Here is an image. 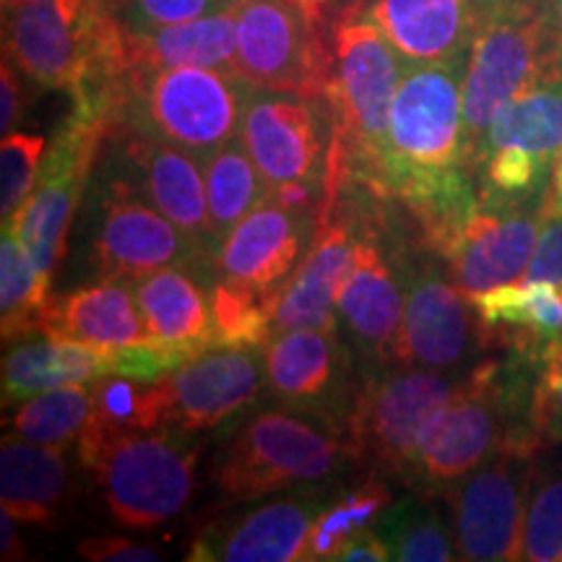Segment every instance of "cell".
Masks as SVG:
<instances>
[{
	"mask_svg": "<svg viewBox=\"0 0 562 562\" xmlns=\"http://www.w3.org/2000/svg\"><path fill=\"white\" fill-rule=\"evenodd\" d=\"M360 469L347 430L302 406H250L224 435L211 482L224 501L256 503L279 492H323Z\"/></svg>",
	"mask_w": 562,
	"mask_h": 562,
	"instance_id": "1",
	"label": "cell"
},
{
	"mask_svg": "<svg viewBox=\"0 0 562 562\" xmlns=\"http://www.w3.org/2000/svg\"><path fill=\"white\" fill-rule=\"evenodd\" d=\"M406 63L362 3L341 9L331 19L326 97L336 133L328 182H351L383 195L389 115Z\"/></svg>",
	"mask_w": 562,
	"mask_h": 562,
	"instance_id": "2",
	"label": "cell"
},
{
	"mask_svg": "<svg viewBox=\"0 0 562 562\" xmlns=\"http://www.w3.org/2000/svg\"><path fill=\"white\" fill-rule=\"evenodd\" d=\"M199 453L195 435L180 427L121 435L83 427L79 435V459L125 529H154L188 508Z\"/></svg>",
	"mask_w": 562,
	"mask_h": 562,
	"instance_id": "3",
	"label": "cell"
},
{
	"mask_svg": "<svg viewBox=\"0 0 562 562\" xmlns=\"http://www.w3.org/2000/svg\"><path fill=\"white\" fill-rule=\"evenodd\" d=\"M252 83L214 68H128L115 123L206 157L240 138Z\"/></svg>",
	"mask_w": 562,
	"mask_h": 562,
	"instance_id": "4",
	"label": "cell"
},
{
	"mask_svg": "<svg viewBox=\"0 0 562 562\" xmlns=\"http://www.w3.org/2000/svg\"><path fill=\"white\" fill-rule=\"evenodd\" d=\"M396 261L404 281V321L398 334V364L467 375L490 355L487 328L438 252L402 229Z\"/></svg>",
	"mask_w": 562,
	"mask_h": 562,
	"instance_id": "5",
	"label": "cell"
},
{
	"mask_svg": "<svg viewBox=\"0 0 562 562\" xmlns=\"http://www.w3.org/2000/svg\"><path fill=\"white\" fill-rule=\"evenodd\" d=\"M81 261L97 281H136L167 266L214 269L178 224L97 165L81 209Z\"/></svg>",
	"mask_w": 562,
	"mask_h": 562,
	"instance_id": "6",
	"label": "cell"
},
{
	"mask_svg": "<svg viewBox=\"0 0 562 562\" xmlns=\"http://www.w3.org/2000/svg\"><path fill=\"white\" fill-rule=\"evenodd\" d=\"M469 53L446 60L406 63L389 115L383 186L389 199L417 175L469 167L463 140V76Z\"/></svg>",
	"mask_w": 562,
	"mask_h": 562,
	"instance_id": "7",
	"label": "cell"
},
{
	"mask_svg": "<svg viewBox=\"0 0 562 562\" xmlns=\"http://www.w3.org/2000/svg\"><path fill=\"white\" fill-rule=\"evenodd\" d=\"M467 375L393 364L360 383L347 422L351 451L368 474L409 482L414 459L427 427L442 406L463 389Z\"/></svg>",
	"mask_w": 562,
	"mask_h": 562,
	"instance_id": "8",
	"label": "cell"
},
{
	"mask_svg": "<svg viewBox=\"0 0 562 562\" xmlns=\"http://www.w3.org/2000/svg\"><path fill=\"white\" fill-rule=\"evenodd\" d=\"M560 58L562 45L547 24L542 0L503 13L476 34L463 76V140L472 172L497 112L558 66Z\"/></svg>",
	"mask_w": 562,
	"mask_h": 562,
	"instance_id": "9",
	"label": "cell"
},
{
	"mask_svg": "<svg viewBox=\"0 0 562 562\" xmlns=\"http://www.w3.org/2000/svg\"><path fill=\"white\" fill-rule=\"evenodd\" d=\"M328 0H240L237 66L252 87L326 94L331 34Z\"/></svg>",
	"mask_w": 562,
	"mask_h": 562,
	"instance_id": "10",
	"label": "cell"
},
{
	"mask_svg": "<svg viewBox=\"0 0 562 562\" xmlns=\"http://www.w3.org/2000/svg\"><path fill=\"white\" fill-rule=\"evenodd\" d=\"M112 125L115 123L94 112L70 110L47 144L37 188L9 224L50 286L68 252L70 224L87 195L91 172Z\"/></svg>",
	"mask_w": 562,
	"mask_h": 562,
	"instance_id": "11",
	"label": "cell"
},
{
	"mask_svg": "<svg viewBox=\"0 0 562 562\" xmlns=\"http://www.w3.org/2000/svg\"><path fill=\"white\" fill-rule=\"evenodd\" d=\"M510 446V417L503 402L497 357H484L469 372L463 389L435 414L419 442L409 487L442 495Z\"/></svg>",
	"mask_w": 562,
	"mask_h": 562,
	"instance_id": "12",
	"label": "cell"
},
{
	"mask_svg": "<svg viewBox=\"0 0 562 562\" xmlns=\"http://www.w3.org/2000/svg\"><path fill=\"white\" fill-rule=\"evenodd\" d=\"M97 167L121 178L159 214L178 224L201 256L214 263L220 243L211 229L201 157L115 123L104 136Z\"/></svg>",
	"mask_w": 562,
	"mask_h": 562,
	"instance_id": "13",
	"label": "cell"
},
{
	"mask_svg": "<svg viewBox=\"0 0 562 562\" xmlns=\"http://www.w3.org/2000/svg\"><path fill=\"white\" fill-rule=\"evenodd\" d=\"M334 110L326 94L252 87L240 138L269 186L328 180Z\"/></svg>",
	"mask_w": 562,
	"mask_h": 562,
	"instance_id": "14",
	"label": "cell"
},
{
	"mask_svg": "<svg viewBox=\"0 0 562 562\" xmlns=\"http://www.w3.org/2000/svg\"><path fill=\"white\" fill-rule=\"evenodd\" d=\"M533 456L503 448L442 492L451 510L459 560H521Z\"/></svg>",
	"mask_w": 562,
	"mask_h": 562,
	"instance_id": "15",
	"label": "cell"
},
{
	"mask_svg": "<svg viewBox=\"0 0 562 562\" xmlns=\"http://www.w3.org/2000/svg\"><path fill=\"white\" fill-rule=\"evenodd\" d=\"M112 13L89 16L70 0H21L3 13V55L40 89L79 94Z\"/></svg>",
	"mask_w": 562,
	"mask_h": 562,
	"instance_id": "16",
	"label": "cell"
},
{
	"mask_svg": "<svg viewBox=\"0 0 562 562\" xmlns=\"http://www.w3.org/2000/svg\"><path fill=\"white\" fill-rule=\"evenodd\" d=\"M263 368L271 398L318 412L347 430L360 378L339 326L273 334L263 347Z\"/></svg>",
	"mask_w": 562,
	"mask_h": 562,
	"instance_id": "17",
	"label": "cell"
},
{
	"mask_svg": "<svg viewBox=\"0 0 562 562\" xmlns=\"http://www.w3.org/2000/svg\"><path fill=\"white\" fill-rule=\"evenodd\" d=\"M552 188L537 201L482 199L442 261L456 286L476 300L495 286L521 281L537 248Z\"/></svg>",
	"mask_w": 562,
	"mask_h": 562,
	"instance_id": "18",
	"label": "cell"
},
{
	"mask_svg": "<svg viewBox=\"0 0 562 562\" xmlns=\"http://www.w3.org/2000/svg\"><path fill=\"white\" fill-rule=\"evenodd\" d=\"M357 248V211L341 186H328L305 258L277 294L273 334L336 326V294Z\"/></svg>",
	"mask_w": 562,
	"mask_h": 562,
	"instance_id": "19",
	"label": "cell"
},
{
	"mask_svg": "<svg viewBox=\"0 0 562 562\" xmlns=\"http://www.w3.org/2000/svg\"><path fill=\"white\" fill-rule=\"evenodd\" d=\"M315 227L318 216L266 199L220 243L214 256L216 277L263 297H277L305 258Z\"/></svg>",
	"mask_w": 562,
	"mask_h": 562,
	"instance_id": "20",
	"label": "cell"
},
{
	"mask_svg": "<svg viewBox=\"0 0 562 562\" xmlns=\"http://www.w3.org/2000/svg\"><path fill=\"white\" fill-rule=\"evenodd\" d=\"M326 492H290L279 501L235 513L195 533L191 562H305L311 526Z\"/></svg>",
	"mask_w": 562,
	"mask_h": 562,
	"instance_id": "21",
	"label": "cell"
},
{
	"mask_svg": "<svg viewBox=\"0 0 562 562\" xmlns=\"http://www.w3.org/2000/svg\"><path fill=\"white\" fill-rule=\"evenodd\" d=\"M172 427L209 432L266 396L263 349L214 347L170 372Z\"/></svg>",
	"mask_w": 562,
	"mask_h": 562,
	"instance_id": "22",
	"label": "cell"
},
{
	"mask_svg": "<svg viewBox=\"0 0 562 562\" xmlns=\"http://www.w3.org/2000/svg\"><path fill=\"white\" fill-rule=\"evenodd\" d=\"M529 3L537 0H362L406 60H446L469 53L490 21Z\"/></svg>",
	"mask_w": 562,
	"mask_h": 562,
	"instance_id": "23",
	"label": "cell"
},
{
	"mask_svg": "<svg viewBox=\"0 0 562 562\" xmlns=\"http://www.w3.org/2000/svg\"><path fill=\"white\" fill-rule=\"evenodd\" d=\"M40 336L102 351L154 341L131 281H97L53 294L42 307Z\"/></svg>",
	"mask_w": 562,
	"mask_h": 562,
	"instance_id": "24",
	"label": "cell"
},
{
	"mask_svg": "<svg viewBox=\"0 0 562 562\" xmlns=\"http://www.w3.org/2000/svg\"><path fill=\"white\" fill-rule=\"evenodd\" d=\"M214 279V269L167 266V269L131 281L151 339L167 347H182L195 357L214 349L216 339L214 321H211V281Z\"/></svg>",
	"mask_w": 562,
	"mask_h": 562,
	"instance_id": "25",
	"label": "cell"
},
{
	"mask_svg": "<svg viewBox=\"0 0 562 562\" xmlns=\"http://www.w3.org/2000/svg\"><path fill=\"white\" fill-rule=\"evenodd\" d=\"M123 42L128 68L193 66L243 76L237 66V5L229 11L186 21V24L161 26V30H123Z\"/></svg>",
	"mask_w": 562,
	"mask_h": 562,
	"instance_id": "26",
	"label": "cell"
},
{
	"mask_svg": "<svg viewBox=\"0 0 562 562\" xmlns=\"http://www.w3.org/2000/svg\"><path fill=\"white\" fill-rule=\"evenodd\" d=\"M474 307L492 349L542 357L562 336V286L513 281L480 294Z\"/></svg>",
	"mask_w": 562,
	"mask_h": 562,
	"instance_id": "27",
	"label": "cell"
},
{
	"mask_svg": "<svg viewBox=\"0 0 562 562\" xmlns=\"http://www.w3.org/2000/svg\"><path fill=\"white\" fill-rule=\"evenodd\" d=\"M68 492L66 446L5 438L0 448V508L19 524L50 526Z\"/></svg>",
	"mask_w": 562,
	"mask_h": 562,
	"instance_id": "28",
	"label": "cell"
},
{
	"mask_svg": "<svg viewBox=\"0 0 562 562\" xmlns=\"http://www.w3.org/2000/svg\"><path fill=\"white\" fill-rule=\"evenodd\" d=\"M115 372V351L50 339L16 341L3 357V402H26L60 385L91 383Z\"/></svg>",
	"mask_w": 562,
	"mask_h": 562,
	"instance_id": "29",
	"label": "cell"
},
{
	"mask_svg": "<svg viewBox=\"0 0 562 562\" xmlns=\"http://www.w3.org/2000/svg\"><path fill=\"white\" fill-rule=\"evenodd\" d=\"M516 146L552 167L562 154V58L497 112L476 151L474 170L490 151Z\"/></svg>",
	"mask_w": 562,
	"mask_h": 562,
	"instance_id": "30",
	"label": "cell"
},
{
	"mask_svg": "<svg viewBox=\"0 0 562 562\" xmlns=\"http://www.w3.org/2000/svg\"><path fill=\"white\" fill-rule=\"evenodd\" d=\"M442 495L412 490L409 497L391 503L375 518L372 529L389 544L398 562H451L459 560L451 510H440Z\"/></svg>",
	"mask_w": 562,
	"mask_h": 562,
	"instance_id": "31",
	"label": "cell"
},
{
	"mask_svg": "<svg viewBox=\"0 0 562 562\" xmlns=\"http://www.w3.org/2000/svg\"><path fill=\"white\" fill-rule=\"evenodd\" d=\"M91 412L87 427L100 432H151L172 427L170 375L138 381L125 375H102L89 383Z\"/></svg>",
	"mask_w": 562,
	"mask_h": 562,
	"instance_id": "32",
	"label": "cell"
},
{
	"mask_svg": "<svg viewBox=\"0 0 562 562\" xmlns=\"http://www.w3.org/2000/svg\"><path fill=\"white\" fill-rule=\"evenodd\" d=\"M201 161L211 229H214L216 243H222L237 222L269 199V182L245 149L243 138L229 140Z\"/></svg>",
	"mask_w": 562,
	"mask_h": 562,
	"instance_id": "33",
	"label": "cell"
},
{
	"mask_svg": "<svg viewBox=\"0 0 562 562\" xmlns=\"http://www.w3.org/2000/svg\"><path fill=\"white\" fill-rule=\"evenodd\" d=\"M389 505L391 490L385 484V476L378 474H368L355 487L328 497L307 533L305 562H328L339 558L341 547L357 533L370 529Z\"/></svg>",
	"mask_w": 562,
	"mask_h": 562,
	"instance_id": "34",
	"label": "cell"
},
{
	"mask_svg": "<svg viewBox=\"0 0 562 562\" xmlns=\"http://www.w3.org/2000/svg\"><path fill=\"white\" fill-rule=\"evenodd\" d=\"M50 300V284L42 279L30 250L21 245L16 232L3 227L0 240V328L3 341L40 336L42 307Z\"/></svg>",
	"mask_w": 562,
	"mask_h": 562,
	"instance_id": "35",
	"label": "cell"
},
{
	"mask_svg": "<svg viewBox=\"0 0 562 562\" xmlns=\"http://www.w3.org/2000/svg\"><path fill=\"white\" fill-rule=\"evenodd\" d=\"M521 560L562 562V442L539 448L533 456Z\"/></svg>",
	"mask_w": 562,
	"mask_h": 562,
	"instance_id": "36",
	"label": "cell"
},
{
	"mask_svg": "<svg viewBox=\"0 0 562 562\" xmlns=\"http://www.w3.org/2000/svg\"><path fill=\"white\" fill-rule=\"evenodd\" d=\"M91 412L89 383L60 385L19 402L11 417L13 438L40 442V446H68L79 440Z\"/></svg>",
	"mask_w": 562,
	"mask_h": 562,
	"instance_id": "37",
	"label": "cell"
},
{
	"mask_svg": "<svg viewBox=\"0 0 562 562\" xmlns=\"http://www.w3.org/2000/svg\"><path fill=\"white\" fill-rule=\"evenodd\" d=\"M277 297H263L216 277L211 281V321L216 347H258L273 336Z\"/></svg>",
	"mask_w": 562,
	"mask_h": 562,
	"instance_id": "38",
	"label": "cell"
},
{
	"mask_svg": "<svg viewBox=\"0 0 562 562\" xmlns=\"http://www.w3.org/2000/svg\"><path fill=\"white\" fill-rule=\"evenodd\" d=\"M47 154V138L34 133H9L0 144V216L3 227L16 220V214L30 201L40 180L42 159Z\"/></svg>",
	"mask_w": 562,
	"mask_h": 562,
	"instance_id": "39",
	"label": "cell"
},
{
	"mask_svg": "<svg viewBox=\"0 0 562 562\" xmlns=\"http://www.w3.org/2000/svg\"><path fill=\"white\" fill-rule=\"evenodd\" d=\"M240 0H121L115 19L128 32H149L229 11Z\"/></svg>",
	"mask_w": 562,
	"mask_h": 562,
	"instance_id": "40",
	"label": "cell"
},
{
	"mask_svg": "<svg viewBox=\"0 0 562 562\" xmlns=\"http://www.w3.org/2000/svg\"><path fill=\"white\" fill-rule=\"evenodd\" d=\"M537 419L544 446L562 442V336L539 357Z\"/></svg>",
	"mask_w": 562,
	"mask_h": 562,
	"instance_id": "41",
	"label": "cell"
},
{
	"mask_svg": "<svg viewBox=\"0 0 562 562\" xmlns=\"http://www.w3.org/2000/svg\"><path fill=\"white\" fill-rule=\"evenodd\" d=\"M521 281H526V284L562 286V206L554 199V191L550 206H547L542 229H539L537 248L531 252V263Z\"/></svg>",
	"mask_w": 562,
	"mask_h": 562,
	"instance_id": "42",
	"label": "cell"
},
{
	"mask_svg": "<svg viewBox=\"0 0 562 562\" xmlns=\"http://www.w3.org/2000/svg\"><path fill=\"white\" fill-rule=\"evenodd\" d=\"M79 554L91 562H157L161 560L159 550L149 544L131 542L125 537H100L87 539L79 544Z\"/></svg>",
	"mask_w": 562,
	"mask_h": 562,
	"instance_id": "43",
	"label": "cell"
},
{
	"mask_svg": "<svg viewBox=\"0 0 562 562\" xmlns=\"http://www.w3.org/2000/svg\"><path fill=\"white\" fill-rule=\"evenodd\" d=\"M21 76L24 74L13 66L11 58L3 55V63H0V133H3V136L16 131L21 117H24L26 94Z\"/></svg>",
	"mask_w": 562,
	"mask_h": 562,
	"instance_id": "44",
	"label": "cell"
},
{
	"mask_svg": "<svg viewBox=\"0 0 562 562\" xmlns=\"http://www.w3.org/2000/svg\"><path fill=\"white\" fill-rule=\"evenodd\" d=\"M339 562H385L391 560V550L389 544L383 542L381 533L375 529H364L362 533H357L355 539H349L347 544L341 547Z\"/></svg>",
	"mask_w": 562,
	"mask_h": 562,
	"instance_id": "45",
	"label": "cell"
},
{
	"mask_svg": "<svg viewBox=\"0 0 562 562\" xmlns=\"http://www.w3.org/2000/svg\"><path fill=\"white\" fill-rule=\"evenodd\" d=\"M19 521L11 516V513H0V558L5 562H16V560H26L30 554H26L24 544H21V537H19Z\"/></svg>",
	"mask_w": 562,
	"mask_h": 562,
	"instance_id": "46",
	"label": "cell"
},
{
	"mask_svg": "<svg viewBox=\"0 0 562 562\" xmlns=\"http://www.w3.org/2000/svg\"><path fill=\"white\" fill-rule=\"evenodd\" d=\"M542 11H544L547 24H550V30L554 34V40L562 45V0H542Z\"/></svg>",
	"mask_w": 562,
	"mask_h": 562,
	"instance_id": "47",
	"label": "cell"
},
{
	"mask_svg": "<svg viewBox=\"0 0 562 562\" xmlns=\"http://www.w3.org/2000/svg\"><path fill=\"white\" fill-rule=\"evenodd\" d=\"M74 5H79L83 13H89V16H97V13H110L108 9V0H70Z\"/></svg>",
	"mask_w": 562,
	"mask_h": 562,
	"instance_id": "48",
	"label": "cell"
},
{
	"mask_svg": "<svg viewBox=\"0 0 562 562\" xmlns=\"http://www.w3.org/2000/svg\"><path fill=\"white\" fill-rule=\"evenodd\" d=\"M552 191H554V199L562 206V154L560 159L554 161V170H552Z\"/></svg>",
	"mask_w": 562,
	"mask_h": 562,
	"instance_id": "49",
	"label": "cell"
},
{
	"mask_svg": "<svg viewBox=\"0 0 562 562\" xmlns=\"http://www.w3.org/2000/svg\"><path fill=\"white\" fill-rule=\"evenodd\" d=\"M21 0H0V5H3V13H9L11 9H16Z\"/></svg>",
	"mask_w": 562,
	"mask_h": 562,
	"instance_id": "50",
	"label": "cell"
},
{
	"mask_svg": "<svg viewBox=\"0 0 562 562\" xmlns=\"http://www.w3.org/2000/svg\"><path fill=\"white\" fill-rule=\"evenodd\" d=\"M117 3H121V0H108V9H110L112 16H115V9H117Z\"/></svg>",
	"mask_w": 562,
	"mask_h": 562,
	"instance_id": "51",
	"label": "cell"
},
{
	"mask_svg": "<svg viewBox=\"0 0 562 562\" xmlns=\"http://www.w3.org/2000/svg\"><path fill=\"white\" fill-rule=\"evenodd\" d=\"M334 3H339V5H347V3H355V0H334Z\"/></svg>",
	"mask_w": 562,
	"mask_h": 562,
	"instance_id": "52",
	"label": "cell"
}]
</instances>
